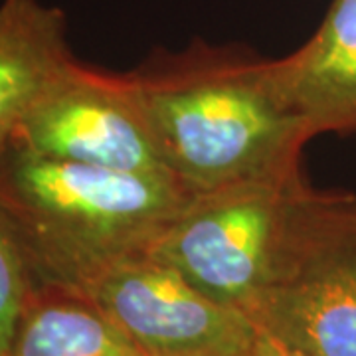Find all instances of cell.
Returning a JSON list of instances; mask_svg holds the SVG:
<instances>
[{
  "mask_svg": "<svg viewBox=\"0 0 356 356\" xmlns=\"http://www.w3.org/2000/svg\"><path fill=\"white\" fill-rule=\"evenodd\" d=\"M129 76L166 170L191 192L301 163L311 140L273 88L269 60L200 48Z\"/></svg>",
  "mask_w": 356,
  "mask_h": 356,
  "instance_id": "cell-2",
  "label": "cell"
},
{
  "mask_svg": "<svg viewBox=\"0 0 356 356\" xmlns=\"http://www.w3.org/2000/svg\"><path fill=\"white\" fill-rule=\"evenodd\" d=\"M74 60L62 8L44 0H0V147Z\"/></svg>",
  "mask_w": 356,
  "mask_h": 356,
  "instance_id": "cell-8",
  "label": "cell"
},
{
  "mask_svg": "<svg viewBox=\"0 0 356 356\" xmlns=\"http://www.w3.org/2000/svg\"><path fill=\"white\" fill-rule=\"evenodd\" d=\"M226 356H254V350H252V353H243V355H226Z\"/></svg>",
  "mask_w": 356,
  "mask_h": 356,
  "instance_id": "cell-12",
  "label": "cell"
},
{
  "mask_svg": "<svg viewBox=\"0 0 356 356\" xmlns=\"http://www.w3.org/2000/svg\"><path fill=\"white\" fill-rule=\"evenodd\" d=\"M254 356H305L299 350H295L293 346L283 343L281 339L269 334L266 331L257 329V339L254 344Z\"/></svg>",
  "mask_w": 356,
  "mask_h": 356,
  "instance_id": "cell-11",
  "label": "cell"
},
{
  "mask_svg": "<svg viewBox=\"0 0 356 356\" xmlns=\"http://www.w3.org/2000/svg\"><path fill=\"white\" fill-rule=\"evenodd\" d=\"M191 192L166 172H125L0 147V214L34 287L83 291L115 261L149 252Z\"/></svg>",
  "mask_w": 356,
  "mask_h": 356,
  "instance_id": "cell-1",
  "label": "cell"
},
{
  "mask_svg": "<svg viewBox=\"0 0 356 356\" xmlns=\"http://www.w3.org/2000/svg\"><path fill=\"white\" fill-rule=\"evenodd\" d=\"M269 76L309 139L356 133V0H332L299 50L269 60Z\"/></svg>",
  "mask_w": 356,
  "mask_h": 356,
  "instance_id": "cell-7",
  "label": "cell"
},
{
  "mask_svg": "<svg viewBox=\"0 0 356 356\" xmlns=\"http://www.w3.org/2000/svg\"><path fill=\"white\" fill-rule=\"evenodd\" d=\"M10 143L70 163L170 175L131 76L77 60L51 81Z\"/></svg>",
  "mask_w": 356,
  "mask_h": 356,
  "instance_id": "cell-6",
  "label": "cell"
},
{
  "mask_svg": "<svg viewBox=\"0 0 356 356\" xmlns=\"http://www.w3.org/2000/svg\"><path fill=\"white\" fill-rule=\"evenodd\" d=\"M245 313L301 355L356 356L355 194L307 188Z\"/></svg>",
  "mask_w": 356,
  "mask_h": 356,
  "instance_id": "cell-3",
  "label": "cell"
},
{
  "mask_svg": "<svg viewBox=\"0 0 356 356\" xmlns=\"http://www.w3.org/2000/svg\"><path fill=\"white\" fill-rule=\"evenodd\" d=\"M34 289L24 255L0 214V356H8L26 301Z\"/></svg>",
  "mask_w": 356,
  "mask_h": 356,
  "instance_id": "cell-10",
  "label": "cell"
},
{
  "mask_svg": "<svg viewBox=\"0 0 356 356\" xmlns=\"http://www.w3.org/2000/svg\"><path fill=\"white\" fill-rule=\"evenodd\" d=\"M8 356H147L83 293L34 287Z\"/></svg>",
  "mask_w": 356,
  "mask_h": 356,
  "instance_id": "cell-9",
  "label": "cell"
},
{
  "mask_svg": "<svg viewBox=\"0 0 356 356\" xmlns=\"http://www.w3.org/2000/svg\"><path fill=\"white\" fill-rule=\"evenodd\" d=\"M309 186L301 163H295L194 192L149 252L210 297L245 311L271 277Z\"/></svg>",
  "mask_w": 356,
  "mask_h": 356,
  "instance_id": "cell-4",
  "label": "cell"
},
{
  "mask_svg": "<svg viewBox=\"0 0 356 356\" xmlns=\"http://www.w3.org/2000/svg\"><path fill=\"white\" fill-rule=\"evenodd\" d=\"M77 293L147 356L243 355L257 339L243 309L210 297L151 252L115 261Z\"/></svg>",
  "mask_w": 356,
  "mask_h": 356,
  "instance_id": "cell-5",
  "label": "cell"
}]
</instances>
